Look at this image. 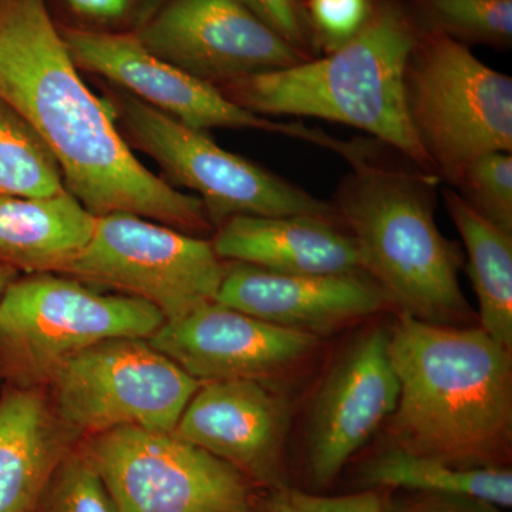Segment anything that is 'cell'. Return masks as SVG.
Returning <instances> with one entry per match:
<instances>
[{
  "mask_svg": "<svg viewBox=\"0 0 512 512\" xmlns=\"http://www.w3.org/2000/svg\"><path fill=\"white\" fill-rule=\"evenodd\" d=\"M0 100L50 148L67 191L94 217L128 212L190 235L212 221L204 204L147 170L77 72L45 0H0Z\"/></svg>",
  "mask_w": 512,
  "mask_h": 512,
  "instance_id": "obj_1",
  "label": "cell"
},
{
  "mask_svg": "<svg viewBox=\"0 0 512 512\" xmlns=\"http://www.w3.org/2000/svg\"><path fill=\"white\" fill-rule=\"evenodd\" d=\"M389 355L400 383L393 446L461 468L507 467L512 352L481 328L400 315Z\"/></svg>",
  "mask_w": 512,
  "mask_h": 512,
  "instance_id": "obj_2",
  "label": "cell"
},
{
  "mask_svg": "<svg viewBox=\"0 0 512 512\" xmlns=\"http://www.w3.org/2000/svg\"><path fill=\"white\" fill-rule=\"evenodd\" d=\"M419 37L400 6L380 3L360 32L328 56L218 89L259 116L312 117L359 128L414 167L436 175L410 121L404 90L407 62Z\"/></svg>",
  "mask_w": 512,
  "mask_h": 512,
  "instance_id": "obj_3",
  "label": "cell"
},
{
  "mask_svg": "<svg viewBox=\"0 0 512 512\" xmlns=\"http://www.w3.org/2000/svg\"><path fill=\"white\" fill-rule=\"evenodd\" d=\"M350 165L333 207L362 271L402 315L433 325L466 323L470 306L458 282L463 255L434 220L439 178L370 163L366 150Z\"/></svg>",
  "mask_w": 512,
  "mask_h": 512,
  "instance_id": "obj_4",
  "label": "cell"
},
{
  "mask_svg": "<svg viewBox=\"0 0 512 512\" xmlns=\"http://www.w3.org/2000/svg\"><path fill=\"white\" fill-rule=\"evenodd\" d=\"M407 110L439 180L456 185L471 161L512 150V79L460 40L420 36L404 74Z\"/></svg>",
  "mask_w": 512,
  "mask_h": 512,
  "instance_id": "obj_5",
  "label": "cell"
},
{
  "mask_svg": "<svg viewBox=\"0 0 512 512\" xmlns=\"http://www.w3.org/2000/svg\"><path fill=\"white\" fill-rule=\"evenodd\" d=\"M164 322L143 299L101 295L76 279H15L0 298V365L36 389L77 353L107 339H148Z\"/></svg>",
  "mask_w": 512,
  "mask_h": 512,
  "instance_id": "obj_6",
  "label": "cell"
},
{
  "mask_svg": "<svg viewBox=\"0 0 512 512\" xmlns=\"http://www.w3.org/2000/svg\"><path fill=\"white\" fill-rule=\"evenodd\" d=\"M200 380L147 339L113 338L77 353L50 377L52 407L70 433H173Z\"/></svg>",
  "mask_w": 512,
  "mask_h": 512,
  "instance_id": "obj_7",
  "label": "cell"
},
{
  "mask_svg": "<svg viewBox=\"0 0 512 512\" xmlns=\"http://www.w3.org/2000/svg\"><path fill=\"white\" fill-rule=\"evenodd\" d=\"M83 454L116 512H255L248 477L175 433L120 427L92 436Z\"/></svg>",
  "mask_w": 512,
  "mask_h": 512,
  "instance_id": "obj_8",
  "label": "cell"
},
{
  "mask_svg": "<svg viewBox=\"0 0 512 512\" xmlns=\"http://www.w3.org/2000/svg\"><path fill=\"white\" fill-rule=\"evenodd\" d=\"M225 271L212 242L113 212L96 218L92 239L64 274L143 299L171 322L214 302Z\"/></svg>",
  "mask_w": 512,
  "mask_h": 512,
  "instance_id": "obj_9",
  "label": "cell"
},
{
  "mask_svg": "<svg viewBox=\"0 0 512 512\" xmlns=\"http://www.w3.org/2000/svg\"><path fill=\"white\" fill-rule=\"evenodd\" d=\"M121 123L138 148L177 183L200 194L212 224L238 215L338 218L335 207L197 130L136 99L120 97Z\"/></svg>",
  "mask_w": 512,
  "mask_h": 512,
  "instance_id": "obj_10",
  "label": "cell"
},
{
  "mask_svg": "<svg viewBox=\"0 0 512 512\" xmlns=\"http://www.w3.org/2000/svg\"><path fill=\"white\" fill-rule=\"evenodd\" d=\"M77 67L119 84L131 96L197 130L252 128L330 148L345 157L350 144L301 124L252 113L229 100L214 84L191 76L150 52L138 36L66 29L62 33Z\"/></svg>",
  "mask_w": 512,
  "mask_h": 512,
  "instance_id": "obj_11",
  "label": "cell"
},
{
  "mask_svg": "<svg viewBox=\"0 0 512 512\" xmlns=\"http://www.w3.org/2000/svg\"><path fill=\"white\" fill-rule=\"evenodd\" d=\"M137 36L153 55L217 87L311 59L239 0H171Z\"/></svg>",
  "mask_w": 512,
  "mask_h": 512,
  "instance_id": "obj_12",
  "label": "cell"
},
{
  "mask_svg": "<svg viewBox=\"0 0 512 512\" xmlns=\"http://www.w3.org/2000/svg\"><path fill=\"white\" fill-rule=\"evenodd\" d=\"M390 330L360 336L330 370L313 402L306 467L316 487L339 476L399 403L400 383L389 355Z\"/></svg>",
  "mask_w": 512,
  "mask_h": 512,
  "instance_id": "obj_13",
  "label": "cell"
},
{
  "mask_svg": "<svg viewBox=\"0 0 512 512\" xmlns=\"http://www.w3.org/2000/svg\"><path fill=\"white\" fill-rule=\"evenodd\" d=\"M201 383L282 375L313 353L318 336L282 328L210 302L164 322L147 339Z\"/></svg>",
  "mask_w": 512,
  "mask_h": 512,
  "instance_id": "obj_14",
  "label": "cell"
},
{
  "mask_svg": "<svg viewBox=\"0 0 512 512\" xmlns=\"http://www.w3.org/2000/svg\"><path fill=\"white\" fill-rule=\"evenodd\" d=\"M291 404L259 380L202 383L173 433L268 490L289 487L285 444Z\"/></svg>",
  "mask_w": 512,
  "mask_h": 512,
  "instance_id": "obj_15",
  "label": "cell"
},
{
  "mask_svg": "<svg viewBox=\"0 0 512 512\" xmlns=\"http://www.w3.org/2000/svg\"><path fill=\"white\" fill-rule=\"evenodd\" d=\"M215 302L256 319L318 336L365 318L390 303L363 272L284 274L259 266H227Z\"/></svg>",
  "mask_w": 512,
  "mask_h": 512,
  "instance_id": "obj_16",
  "label": "cell"
},
{
  "mask_svg": "<svg viewBox=\"0 0 512 512\" xmlns=\"http://www.w3.org/2000/svg\"><path fill=\"white\" fill-rule=\"evenodd\" d=\"M212 247L221 259L284 274L363 272L355 242L333 218L238 215L221 225Z\"/></svg>",
  "mask_w": 512,
  "mask_h": 512,
  "instance_id": "obj_17",
  "label": "cell"
},
{
  "mask_svg": "<svg viewBox=\"0 0 512 512\" xmlns=\"http://www.w3.org/2000/svg\"><path fill=\"white\" fill-rule=\"evenodd\" d=\"M69 433L39 390L18 387L0 399V512H37Z\"/></svg>",
  "mask_w": 512,
  "mask_h": 512,
  "instance_id": "obj_18",
  "label": "cell"
},
{
  "mask_svg": "<svg viewBox=\"0 0 512 512\" xmlns=\"http://www.w3.org/2000/svg\"><path fill=\"white\" fill-rule=\"evenodd\" d=\"M96 218L69 191L45 198L0 195V264L64 274L92 239Z\"/></svg>",
  "mask_w": 512,
  "mask_h": 512,
  "instance_id": "obj_19",
  "label": "cell"
},
{
  "mask_svg": "<svg viewBox=\"0 0 512 512\" xmlns=\"http://www.w3.org/2000/svg\"><path fill=\"white\" fill-rule=\"evenodd\" d=\"M443 198L466 247L481 329L512 352V234L481 217L458 192L444 190Z\"/></svg>",
  "mask_w": 512,
  "mask_h": 512,
  "instance_id": "obj_20",
  "label": "cell"
},
{
  "mask_svg": "<svg viewBox=\"0 0 512 512\" xmlns=\"http://www.w3.org/2000/svg\"><path fill=\"white\" fill-rule=\"evenodd\" d=\"M359 483L376 490L476 498L504 511L512 505L511 468L450 466L393 444L362 464Z\"/></svg>",
  "mask_w": 512,
  "mask_h": 512,
  "instance_id": "obj_21",
  "label": "cell"
},
{
  "mask_svg": "<svg viewBox=\"0 0 512 512\" xmlns=\"http://www.w3.org/2000/svg\"><path fill=\"white\" fill-rule=\"evenodd\" d=\"M66 191L62 168L45 141L0 100V195L45 198Z\"/></svg>",
  "mask_w": 512,
  "mask_h": 512,
  "instance_id": "obj_22",
  "label": "cell"
},
{
  "mask_svg": "<svg viewBox=\"0 0 512 512\" xmlns=\"http://www.w3.org/2000/svg\"><path fill=\"white\" fill-rule=\"evenodd\" d=\"M433 32L453 39L507 45L512 39V0H424Z\"/></svg>",
  "mask_w": 512,
  "mask_h": 512,
  "instance_id": "obj_23",
  "label": "cell"
},
{
  "mask_svg": "<svg viewBox=\"0 0 512 512\" xmlns=\"http://www.w3.org/2000/svg\"><path fill=\"white\" fill-rule=\"evenodd\" d=\"M463 200L495 227L512 234V156L493 151L471 161L456 183Z\"/></svg>",
  "mask_w": 512,
  "mask_h": 512,
  "instance_id": "obj_24",
  "label": "cell"
},
{
  "mask_svg": "<svg viewBox=\"0 0 512 512\" xmlns=\"http://www.w3.org/2000/svg\"><path fill=\"white\" fill-rule=\"evenodd\" d=\"M37 512H116L92 463L82 453L67 451L57 464Z\"/></svg>",
  "mask_w": 512,
  "mask_h": 512,
  "instance_id": "obj_25",
  "label": "cell"
},
{
  "mask_svg": "<svg viewBox=\"0 0 512 512\" xmlns=\"http://www.w3.org/2000/svg\"><path fill=\"white\" fill-rule=\"evenodd\" d=\"M389 494L376 488L348 495H319L289 487L269 490L265 512H386Z\"/></svg>",
  "mask_w": 512,
  "mask_h": 512,
  "instance_id": "obj_26",
  "label": "cell"
},
{
  "mask_svg": "<svg viewBox=\"0 0 512 512\" xmlns=\"http://www.w3.org/2000/svg\"><path fill=\"white\" fill-rule=\"evenodd\" d=\"M372 9L370 0H311L309 19L332 52L360 32Z\"/></svg>",
  "mask_w": 512,
  "mask_h": 512,
  "instance_id": "obj_27",
  "label": "cell"
},
{
  "mask_svg": "<svg viewBox=\"0 0 512 512\" xmlns=\"http://www.w3.org/2000/svg\"><path fill=\"white\" fill-rule=\"evenodd\" d=\"M276 35L306 55L311 39V20L298 0H239ZM308 56V55H306Z\"/></svg>",
  "mask_w": 512,
  "mask_h": 512,
  "instance_id": "obj_28",
  "label": "cell"
},
{
  "mask_svg": "<svg viewBox=\"0 0 512 512\" xmlns=\"http://www.w3.org/2000/svg\"><path fill=\"white\" fill-rule=\"evenodd\" d=\"M386 512H504L493 504L460 495L404 493L390 497Z\"/></svg>",
  "mask_w": 512,
  "mask_h": 512,
  "instance_id": "obj_29",
  "label": "cell"
},
{
  "mask_svg": "<svg viewBox=\"0 0 512 512\" xmlns=\"http://www.w3.org/2000/svg\"><path fill=\"white\" fill-rule=\"evenodd\" d=\"M67 5L86 16L97 20H113L127 12L130 0H64Z\"/></svg>",
  "mask_w": 512,
  "mask_h": 512,
  "instance_id": "obj_30",
  "label": "cell"
},
{
  "mask_svg": "<svg viewBox=\"0 0 512 512\" xmlns=\"http://www.w3.org/2000/svg\"><path fill=\"white\" fill-rule=\"evenodd\" d=\"M15 279L16 269H13L12 266L0 264V298H2L3 293H5L6 289L9 288V285L12 284Z\"/></svg>",
  "mask_w": 512,
  "mask_h": 512,
  "instance_id": "obj_31",
  "label": "cell"
}]
</instances>
